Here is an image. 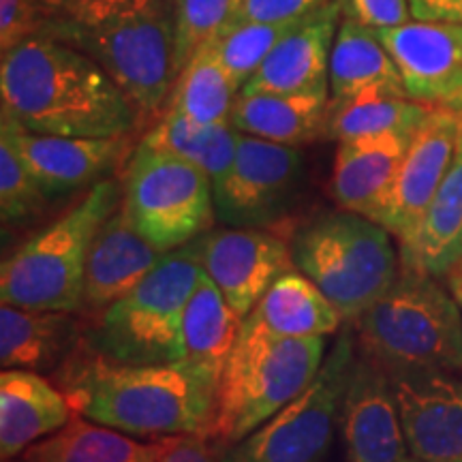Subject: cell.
Instances as JSON below:
<instances>
[{"instance_id":"obj_1","label":"cell","mask_w":462,"mask_h":462,"mask_svg":"<svg viewBox=\"0 0 462 462\" xmlns=\"http://www.w3.org/2000/svg\"><path fill=\"white\" fill-rule=\"evenodd\" d=\"M3 114L26 131L62 137H126L142 112L84 51L32 37L0 60Z\"/></svg>"},{"instance_id":"obj_2","label":"cell","mask_w":462,"mask_h":462,"mask_svg":"<svg viewBox=\"0 0 462 462\" xmlns=\"http://www.w3.org/2000/svg\"><path fill=\"white\" fill-rule=\"evenodd\" d=\"M73 411L137 439H208L215 385L180 364H125L82 343L51 373Z\"/></svg>"},{"instance_id":"obj_3","label":"cell","mask_w":462,"mask_h":462,"mask_svg":"<svg viewBox=\"0 0 462 462\" xmlns=\"http://www.w3.org/2000/svg\"><path fill=\"white\" fill-rule=\"evenodd\" d=\"M39 37L90 56L142 116L163 114L178 79L171 0H78Z\"/></svg>"},{"instance_id":"obj_4","label":"cell","mask_w":462,"mask_h":462,"mask_svg":"<svg viewBox=\"0 0 462 462\" xmlns=\"http://www.w3.org/2000/svg\"><path fill=\"white\" fill-rule=\"evenodd\" d=\"M326 337L281 338L242 326L215 390L208 441L218 452L257 430L319 373Z\"/></svg>"},{"instance_id":"obj_5","label":"cell","mask_w":462,"mask_h":462,"mask_svg":"<svg viewBox=\"0 0 462 462\" xmlns=\"http://www.w3.org/2000/svg\"><path fill=\"white\" fill-rule=\"evenodd\" d=\"M360 351L385 371L462 368L460 306L435 276L401 265L396 281L356 319Z\"/></svg>"},{"instance_id":"obj_6","label":"cell","mask_w":462,"mask_h":462,"mask_svg":"<svg viewBox=\"0 0 462 462\" xmlns=\"http://www.w3.org/2000/svg\"><path fill=\"white\" fill-rule=\"evenodd\" d=\"M120 204L123 184L107 178L88 189L71 210L28 238L0 270L3 304L82 313L92 242Z\"/></svg>"},{"instance_id":"obj_7","label":"cell","mask_w":462,"mask_h":462,"mask_svg":"<svg viewBox=\"0 0 462 462\" xmlns=\"http://www.w3.org/2000/svg\"><path fill=\"white\" fill-rule=\"evenodd\" d=\"M291 262L337 306L345 321H356L401 273L390 231L349 210L323 212L296 227Z\"/></svg>"},{"instance_id":"obj_8","label":"cell","mask_w":462,"mask_h":462,"mask_svg":"<svg viewBox=\"0 0 462 462\" xmlns=\"http://www.w3.org/2000/svg\"><path fill=\"white\" fill-rule=\"evenodd\" d=\"M204 274L198 240L167 253L133 291L86 317L84 343L125 364H178L184 306Z\"/></svg>"},{"instance_id":"obj_9","label":"cell","mask_w":462,"mask_h":462,"mask_svg":"<svg viewBox=\"0 0 462 462\" xmlns=\"http://www.w3.org/2000/svg\"><path fill=\"white\" fill-rule=\"evenodd\" d=\"M123 210L143 238L163 253L198 240L217 221L210 176L142 142L126 161Z\"/></svg>"},{"instance_id":"obj_10","label":"cell","mask_w":462,"mask_h":462,"mask_svg":"<svg viewBox=\"0 0 462 462\" xmlns=\"http://www.w3.org/2000/svg\"><path fill=\"white\" fill-rule=\"evenodd\" d=\"M356 356V332H343L309 388L251 435L221 449L218 462H326Z\"/></svg>"},{"instance_id":"obj_11","label":"cell","mask_w":462,"mask_h":462,"mask_svg":"<svg viewBox=\"0 0 462 462\" xmlns=\"http://www.w3.org/2000/svg\"><path fill=\"white\" fill-rule=\"evenodd\" d=\"M302 173L300 148L240 133L234 163L212 182L217 221L227 227H270L282 221Z\"/></svg>"},{"instance_id":"obj_12","label":"cell","mask_w":462,"mask_h":462,"mask_svg":"<svg viewBox=\"0 0 462 462\" xmlns=\"http://www.w3.org/2000/svg\"><path fill=\"white\" fill-rule=\"evenodd\" d=\"M462 142V112L432 107L413 133L394 182L374 212L373 221L383 225L398 242L418 227L443 178L454 163Z\"/></svg>"},{"instance_id":"obj_13","label":"cell","mask_w":462,"mask_h":462,"mask_svg":"<svg viewBox=\"0 0 462 462\" xmlns=\"http://www.w3.org/2000/svg\"><path fill=\"white\" fill-rule=\"evenodd\" d=\"M201 265L242 319L293 268L291 240L268 227L210 229L198 238Z\"/></svg>"},{"instance_id":"obj_14","label":"cell","mask_w":462,"mask_h":462,"mask_svg":"<svg viewBox=\"0 0 462 462\" xmlns=\"http://www.w3.org/2000/svg\"><path fill=\"white\" fill-rule=\"evenodd\" d=\"M374 32L413 101L462 112V22L411 20Z\"/></svg>"},{"instance_id":"obj_15","label":"cell","mask_w":462,"mask_h":462,"mask_svg":"<svg viewBox=\"0 0 462 462\" xmlns=\"http://www.w3.org/2000/svg\"><path fill=\"white\" fill-rule=\"evenodd\" d=\"M388 373L413 458L462 460V381L448 371Z\"/></svg>"},{"instance_id":"obj_16","label":"cell","mask_w":462,"mask_h":462,"mask_svg":"<svg viewBox=\"0 0 462 462\" xmlns=\"http://www.w3.org/2000/svg\"><path fill=\"white\" fill-rule=\"evenodd\" d=\"M14 137L17 150L31 167L34 180L54 199L75 190L92 189L129 159L126 137H62L26 131L14 118L3 114V123Z\"/></svg>"},{"instance_id":"obj_17","label":"cell","mask_w":462,"mask_h":462,"mask_svg":"<svg viewBox=\"0 0 462 462\" xmlns=\"http://www.w3.org/2000/svg\"><path fill=\"white\" fill-rule=\"evenodd\" d=\"M346 462H401L407 439L398 415L390 373L357 346L343 409H340Z\"/></svg>"},{"instance_id":"obj_18","label":"cell","mask_w":462,"mask_h":462,"mask_svg":"<svg viewBox=\"0 0 462 462\" xmlns=\"http://www.w3.org/2000/svg\"><path fill=\"white\" fill-rule=\"evenodd\" d=\"M340 24L337 3H328L298 22V26L270 51L242 95L262 92H330V56Z\"/></svg>"},{"instance_id":"obj_19","label":"cell","mask_w":462,"mask_h":462,"mask_svg":"<svg viewBox=\"0 0 462 462\" xmlns=\"http://www.w3.org/2000/svg\"><path fill=\"white\" fill-rule=\"evenodd\" d=\"M167 253L143 238L120 204L103 223L86 263L82 315L92 317L133 291Z\"/></svg>"},{"instance_id":"obj_20","label":"cell","mask_w":462,"mask_h":462,"mask_svg":"<svg viewBox=\"0 0 462 462\" xmlns=\"http://www.w3.org/2000/svg\"><path fill=\"white\" fill-rule=\"evenodd\" d=\"M88 319L82 313L50 309H0V364L51 374L84 343Z\"/></svg>"},{"instance_id":"obj_21","label":"cell","mask_w":462,"mask_h":462,"mask_svg":"<svg viewBox=\"0 0 462 462\" xmlns=\"http://www.w3.org/2000/svg\"><path fill=\"white\" fill-rule=\"evenodd\" d=\"M73 407L42 373L5 368L0 374V456L15 460L24 449L65 429Z\"/></svg>"},{"instance_id":"obj_22","label":"cell","mask_w":462,"mask_h":462,"mask_svg":"<svg viewBox=\"0 0 462 462\" xmlns=\"http://www.w3.org/2000/svg\"><path fill=\"white\" fill-rule=\"evenodd\" d=\"M413 133H381L338 142L330 195L343 210L374 217L394 182Z\"/></svg>"},{"instance_id":"obj_23","label":"cell","mask_w":462,"mask_h":462,"mask_svg":"<svg viewBox=\"0 0 462 462\" xmlns=\"http://www.w3.org/2000/svg\"><path fill=\"white\" fill-rule=\"evenodd\" d=\"M242 321L245 319L225 300L221 289L204 273L184 306L178 364L217 388L240 337Z\"/></svg>"},{"instance_id":"obj_24","label":"cell","mask_w":462,"mask_h":462,"mask_svg":"<svg viewBox=\"0 0 462 462\" xmlns=\"http://www.w3.org/2000/svg\"><path fill=\"white\" fill-rule=\"evenodd\" d=\"M343 321L337 306L309 276L289 268L245 317L242 326L270 337L313 338L334 334Z\"/></svg>"},{"instance_id":"obj_25","label":"cell","mask_w":462,"mask_h":462,"mask_svg":"<svg viewBox=\"0 0 462 462\" xmlns=\"http://www.w3.org/2000/svg\"><path fill=\"white\" fill-rule=\"evenodd\" d=\"M330 92H262L236 97L231 109V126L246 135L282 143L304 146L323 137Z\"/></svg>"},{"instance_id":"obj_26","label":"cell","mask_w":462,"mask_h":462,"mask_svg":"<svg viewBox=\"0 0 462 462\" xmlns=\"http://www.w3.org/2000/svg\"><path fill=\"white\" fill-rule=\"evenodd\" d=\"M462 262V142L429 210L407 240L401 265L435 276H449Z\"/></svg>"},{"instance_id":"obj_27","label":"cell","mask_w":462,"mask_h":462,"mask_svg":"<svg viewBox=\"0 0 462 462\" xmlns=\"http://www.w3.org/2000/svg\"><path fill=\"white\" fill-rule=\"evenodd\" d=\"M167 439L140 441L73 413L65 429L24 449L17 462H159Z\"/></svg>"},{"instance_id":"obj_28","label":"cell","mask_w":462,"mask_h":462,"mask_svg":"<svg viewBox=\"0 0 462 462\" xmlns=\"http://www.w3.org/2000/svg\"><path fill=\"white\" fill-rule=\"evenodd\" d=\"M366 90L409 97L394 58L377 32L360 22L340 17L330 56V99L343 101Z\"/></svg>"},{"instance_id":"obj_29","label":"cell","mask_w":462,"mask_h":462,"mask_svg":"<svg viewBox=\"0 0 462 462\" xmlns=\"http://www.w3.org/2000/svg\"><path fill=\"white\" fill-rule=\"evenodd\" d=\"M432 106L388 90H366L349 99H330L323 140L345 142L381 133H415Z\"/></svg>"},{"instance_id":"obj_30","label":"cell","mask_w":462,"mask_h":462,"mask_svg":"<svg viewBox=\"0 0 462 462\" xmlns=\"http://www.w3.org/2000/svg\"><path fill=\"white\" fill-rule=\"evenodd\" d=\"M238 140L240 131L231 125H199L165 109L159 123L142 137V143L189 161L215 182L234 163Z\"/></svg>"},{"instance_id":"obj_31","label":"cell","mask_w":462,"mask_h":462,"mask_svg":"<svg viewBox=\"0 0 462 462\" xmlns=\"http://www.w3.org/2000/svg\"><path fill=\"white\" fill-rule=\"evenodd\" d=\"M238 95V86L204 45L178 75L165 109L199 125H231V109Z\"/></svg>"},{"instance_id":"obj_32","label":"cell","mask_w":462,"mask_h":462,"mask_svg":"<svg viewBox=\"0 0 462 462\" xmlns=\"http://www.w3.org/2000/svg\"><path fill=\"white\" fill-rule=\"evenodd\" d=\"M300 20L302 17L289 22H236L218 32L206 48L218 58L231 82L242 90Z\"/></svg>"},{"instance_id":"obj_33","label":"cell","mask_w":462,"mask_h":462,"mask_svg":"<svg viewBox=\"0 0 462 462\" xmlns=\"http://www.w3.org/2000/svg\"><path fill=\"white\" fill-rule=\"evenodd\" d=\"M242 0H171L178 75L198 51L238 15Z\"/></svg>"},{"instance_id":"obj_34","label":"cell","mask_w":462,"mask_h":462,"mask_svg":"<svg viewBox=\"0 0 462 462\" xmlns=\"http://www.w3.org/2000/svg\"><path fill=\"white\" fill-rule=\"evenodd\" d=\"M45 193L31 167L17 150L11 133L0 126V215L3 225H20L37 217L45 206Z\"/></svg>"},{"instance_id":"obj_35","label":"cell","mask_w":462,"mask_h":462,"mask_svg":"<svg viewBox=\"0 0 462 462\" xmlns=\"http://www.w3.org/2000/svg\"><path fill=\"white\" fill-rule=\"evenodd\" d=\"M54 15L42 0H0V50L9 51L39 37Z\"/></svg>"},{"instance_id":"obj_36","label":"cell","mask_w":462,"mask_h":462,"mask_svg":"<svg viewBox=\"0 0 462 462\" xmlns=\"http://www.w3.org/2000/svg\"><path fill=\"white\" fill-rule=\"evenodd\" d=\"M345 20L360 22V24L379 31L411 22L409 0H334Z\"/></svg>"},{"instance_id":"obj_37","label":"cell","mask_w":462,"mask_h":462,"mask_svg":"<svg viewBox=\"0 0 462 462\" xmlns=\"http://www.w3.org/2000/svg\"><path fill=\"white\" fill-rule=\"evenodd\" d=\"M332 0H242L236 22H289L313 14Z\"/></svg>"},{"instance_id":"obj_38","label":"cell","mask_w":462,"mask_h":462,"mask_svg":"<svg viewBox=\"0 0 462 462\" xmlns=\"http://www.w3.org/2000/svg\"><path fill=\"white\" fill-rule=\"evenodd\" d=\"M159 462H218V458L217 448L206 437L180 435L167 439Z\"/></svg>"},{"instance_id":"obj_39","label":"cell","mask_w":462,"mask_h":462,"mask_svg":"<svg viewBox=\"0 0 462 462\" xmlns=\"http://www.w3.org/2000/svg\"><path fill=\"white\" fill-rule=\"evenodd\" d=\"M415 20L462 22V0H409Z\"/></svg>"},{"instance_id":"obj_40","label":"cell","mask_w":462,"mask_h":462,"mask_svg":"<svg viewBox=\"0 0 462 462\" xmlns=\"http://www.w3.org/2000/svg\"><path fill=\"white\" fill-rule=\"evenodd\" d=\"M448 279H449V289H452V296L462 310V268L456 265L452 273H449Z\"/></svg>"},{"instance_id":"obj_41","label":"cell","mask_w":462,"mask_h":462,"mask_svg":"<svg viewBox=\"0 0 462 462\" xmlns=\"http://www.w3.org/2000/svg\"><path fill=\"white\" fill-rule=\"evenodd\" d=\"M42 3L45 5V7H50L51 11H54V15H56V14H60V11L73 7L78 0H42Z\"/></svg>"},{"instance_id":"obj_42","label":"cell","mask_w":462,"mask_h":462,"mask_svg":"<svg viewBox=\"0 0 462 462\" xmlns=\"http://www.w3.org/2000/svg\"><path fill=\"white\" fill-rule=\"evenodd\" d=\"M401 462H421V460H418V458H402Z\"/></svg>"},{"instance_id":"obj_43","label":"cell","mask_w":462,"mask_h":462,"mask_svg":"<svg viewBox=\"0 0 462 462\" xmlns=\"http://www.w3.org/2000/svg\"><path fill=\"white\" fill-rule=\"evenodd\" d=\"M458 268H462V262H460V263H458Z\"/></svg>"},{"instance_id":"obj_44","label":"cell","mask_w":462,"mask_h":462,"mask_svg":"<svg viewBox=\"0 0 462 462\" xmlns=\"http://www.w3.org/2000/svg\"><path fill=\"white\" fill-rule=\"evenodd\" d=\"M458 462H462V460H458Z\"/></svg>"}]
</instances>
